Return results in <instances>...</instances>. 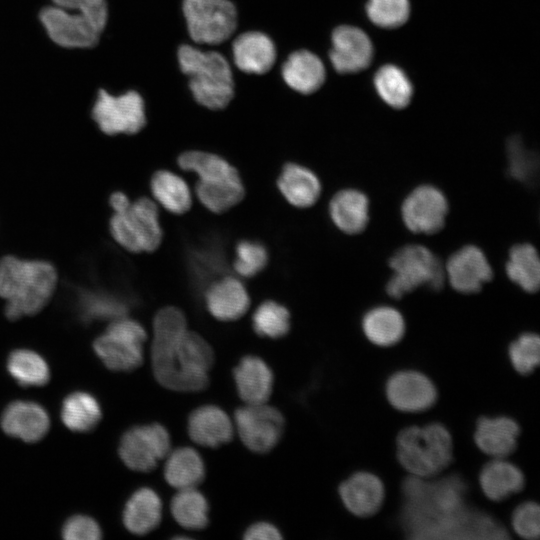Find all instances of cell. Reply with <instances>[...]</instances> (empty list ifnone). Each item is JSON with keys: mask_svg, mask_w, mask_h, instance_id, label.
<instances>
[{"mask_svg": "<svg viewBox=\"0 0 540 540\" xmlns=\"http://www.w3.org/2000/svg\"><path fill=\"white\" fill-rule=\"evenodd\" d=\"M467 487L458 476L428 480L412 476L402 485V523L413 539H506L492 517L466 505Z\"/></svg>", "mask_w": 540, "mask_h": 540, "instance_id": "1", "label": "cell"}, {"mask_svg": "<svg viewBox=\"0 0 540 540\" xmlns=\"http://www.w3.org/2000/svg\"><path fill=\"white\" fill-rule=\"evenodd\" d=\"M151 360L155 378L162 386L195 392L208 384L213 351L200 335L187 330L179 309L166 307L154 318Z\"/></svg>", "mask_w": 540, "mask_h": 540, "instance_id": "2", "label": "cell"}, {"mask_svg": "<svg viewBox=\"0 0 540 540\" xmlns=\"http://www.w3.org/2000/svg\"><path fill=\"white\" fill-rule=\"evenodd\" d=\"M57 274L44 261L8 256L0 261V296L7 300L6 316L15 320L41 310L54 292Z\"/></svg>", "mask_w": 540, "mask_h": 540, "instance_id": "3", "label": "cell"}, {"mask_svg": "<svg viewBox=\"0 0 540 540\" xmlns=\"http://www.w3.org/2000/svg\"><path fill=\"white\" fill-rule=\"evenodd\" d=\"M40 13L49 37L66 48L94 46L108 16L105 0H52Z\"/></svg>", "mask_w": 540, "mask_h": 540, "instance_id": "4", "label": "cell"}, {"mask_svg": "<svg viewBox=\"0 0 540 540\" xmlns=\"http://www.w3.org/2000/svg\"><path fill=\"white\" fill-rule=\"evenodd\" d=\"M396 450L400 464L412 476L420 478L438 475L453 458L452 437L439 423L401 430L396 439Z\"/></svg>", "mask_w": 540, "mask_h": 540, "instance_id": "5", "label": "cell"}, {"mask_svg": "<svg viewBox=\"0 0 540 540\" xmlns=\"http://www.w3.org/2000/svg\"><path fill=\"white\" fill-rule=\"evenodd\" d=\"M178 61L198 103L210 109L228 105L234 94V82L230 66L220 53L182 45Z\"/></svg>", "mask_w": 540, "mask_h": 540, "instance_id": "6", "label": "cell"}, {"mask_svg": "<svg viewBox=\"0 0 540 540\" xmlns=\"http://www.w3.org/2000/svg\"><path fill=\"white\" fill-rule=\"evenodd\" d=\"M389 267L392 275L386 284V292L394 299H400L421 286L439 290L446 281L442 261L421 244L399 248L390 257Z\"/></svg>", "mask_w": 540, "mask_h": 540, "instance_id": "7", "label": "cell"}, {"mask_svg": "<svg viewBox=\"0 0 540 540\" xmlns=\"http://www.w3.org/2000/svg\"><path fill=\"white\" fill-rule=\"evenodd\" d=\"M110 231L118 244L130 252L154 251L162 241L158 210L153 201L139 198L110 220Z\"/></svg>", "mask_w": 540, "mask_h": 540, "instance_id": "8", "label": "cell"}, {"mask_svg": "<svg viewBox=\"0 0 540 540\" xmlns=\"http://www.w3.org/2000/svg\"><path fill=\"white\" fill-rule=\"evenodd\" d=\"M146 333L142 325L132 319H115L98 337L94 351L102 362L114 371H131L143 360L142 344Z\"/></svg>", "mask_w": 540, "mask_h": 540, "instance_id": "9", "label": "cell"}, {"mask_svg": "<svg viewBox=\"0 0 540 540\" xmlns=\"http://www.w3.org/2000/svg\"><path fill=\"white\" fill-rule=\"evenodd\" d=\"M183 14L194 42L220 44L234 32L235 6L229 0H183Z\"/></svg>", "mask_w": 540, "mask_h": 540, "instance_id": "10", "label": "cell"}, {"mask_svg": "<svg viewBox=\"0 0 540 540\" xmlns=\"http://www.w3.org/2000/svg\"><path fill=\"white\" fill-rule=\"evenodd\" d=\"M449 212L448 200L438 187L422 184L403 200L400 214L405 227L415 234L431 235L441 231Z\"/></svg>", "mask_w": 540, "mask_h": 540, "instance_id": "11", "label": "cell"}, {"mask_svg": "<svg viewBox=\"0 0 540 540\" xmlns=\"http://www.w3.org/2000/svg\"><path fill=\"white\" fill-rule=\"evenodd\" d=\"M92 116L106 134H133L146 123L144 102L135 91L113 96L104 90L98 92Z\"/></svg>", "mask_w": 540, "mask_h": 540, "instance_id": "12", "label": "cell"}, {"mask_svg": "<svg viewBox=\"0 0 540 540\" xmlns=\"http://www.w3.org/2000/svg\"><path fill=\"white\" fill-rule=\"evenodd\" d=\"M237 433L253 452L265 453L278 443L284 429V418L265 403L246 404L235 412Z\"/></svg>", "mask_w": 540, "mask_h": 540, "instance_id": "13", "label": "cell"}, {"mask_svg": "<svg viewBox=\"0 0 540 540\" xmlns=\"http://www.w3.org/2000/svg\"><path fill=\"white\" fill-rule=\"evenodd\" d=\"M170 452V436L165 427L154 423L136 426L122 436L119 455L125 465L135 471L147 472Z\"/></svg>", "mask_w": 540, "mask_h": 540, "instance_id": "14", "label": "cell"}, {"mask_svg": "<svg viewBox=\"0 0 540 540\" xmlns=\"http://www.w3.org/2000/svg\"><path fill=\"white\" fill-rule=\"evenodd\" d=\"M449 285L462 294L479 292L493 278V269L478 246L465 245L450 255L444 264Z\"/></svg>", "mask_w": 540, "mask_h": 540, "instance_id": "15", "label": "cell"}, {"mask_svg": "<svg viewBox=\"0 0 540 540\" xmlns=\"http://www.w3.org/2000/svg\"><path fill=\"white\" fill-rule=\"evenodd\" d=\"M386 396L395 409L411 413L429 409L436 401L437 391L426 375L406 370L388 379Z\"/></svg>", "mask_w": 540, "mask_h": 540, "instance_id": "16", "label": "cell"}, {"mask_svg": "<svg viewBox=\"0 0 540 540\" xmlns=\"http://www.w3.org/2000/svg\"><path fill=\"white\" fill-rule=\"evenodd\" d=\"M329 57L337 72L357 73L370 65L373 45L368 35L360 28L339 26L332 33V49Z\"/></svg>", "mask_w": 540, "mask_h": 540, "instance_id": "17", "label": "cell"}, {"mask_svg": "<svg viewBox=\"0 0 540 540\" xmlns=\"http://www.w3.org/2000/svg\"><path fill=\"white\" fill-rule=\"evenodd\" d=\"M3 431L25 442L40 440L49 430L50 419L47 411L38 403L14 401L1 416Z\"/></svg>", "mask_w": 540, "mask_h": 540, "instance_id": "18", "label": "cell"}, {"mask_svg": "<svg viewBox=\"0 0 540 540\" xmlns=\"http://www.w3.org/2000/svg\"><path fill=\"white\" fill-rule=\"evenodd\" d=\"M339 494L348 511L359 517H367L381 508L385 489L380 478L362 471L342 482Z\"/></svg>", "mask_w": 540, "mask_h": 540, "instance_id": "19", "label": "cell"}, {"mask_svg": "<svg viewBox=\"0 0 540 540\" xmlns=\"http://www.w3.org/2000/svg\"><path fill=\"white\" fill-rule=\"evenodd\" d=\"M205 301L209 312L222 321L240 318L250 304L244 285L233 277H223L210 283L206 290Z\"/></svg>", "mask_w": 540, "mask_h": 540, "instance_id": "20", "label": "cell"}, {"mask_svg": "<svg viewBox=\"0 0 540 540\" xmlns=\"http://www.w3.org/2000/svg\"><path fill=\"white\" fill-rule=\"evenodd\" d=\"M369 199L361 190L346 188L338 191L329 203V215L343 233L356 235L365 230L369 222Z\"/></svg>", "mask_w": 540, "mask_h": 540, "instance_id": "21", "label": "cell"}, {"mask_svg": "<svg viewBox=\"0 0 540 540\" xmlns=\"http://www.w3.org/2000/svg\"><path fill=\"white\" fill-rule=\"evenodd\" d=\"M233 423L219 407L206 405L194 410L188 420V433L197 444L218 447L233 437Z\"/></svg>", "mask_w": 540, "mask_h": 540, "instance_id": "22", "label": "cell"}, {"mask_svg": "<svg viewBox=\"0 0 540 540\" xmlns=\"http://www.w3.org/2000/svg\"><path fill=\"white\" fill-rule=\"evenodd\" d=\"M518 424L508 417H482L477 421L474 440L478 448L493 458L514 452L519 436Z\"/></svg>", "mask_w": 540, "mask_h": 540, "instance_id": "23", "label": "cell"}, {"mask_svg": "<svg viewBox=\"0 0 540 540\" xmlns=\"http://www.w3.org/2000/svg\"><path fill=\"white\" fill-rule=\"evenodd\" d=\"M236 66L243 72L263 74L276 59L273 41L265 34L250 31L239 35L232 45Z\"/></svg>", "mask_w": 540, "mask_h": 540, "instance_id": "24", "label": "cell"}, {"mask_svg": "<svg viewBox=\"0 0 540 540\" xmlns=\"http://www.w3.org/2000/svg\"><path fill=\"white\" fill-rule=\"evenodd\" d=\"M234 379L238 394L246 404L265 403L269 399L273 374L260 358L256 356L242 358L234 369Z\"/></svg>", "mask_w": 540, "mask_h": 540, "instance_id": "25", "label": "cell"}, {"mask_svg": "<svg viewBox=\"0 0 540 540\" xmlns=\"http://www.w3.org/2000/svg\"><path fill=\"white\" fill-rule=\"evenodd\" d=\"M479 484L488 499L502 501L520 492L525 479L517 466L503 458H494L481 469Z\"/></svg>", "mask_w": 540, "mask_h": 540, "instance_id": "26", "label": "cell"}, {"mask_svg": "<svg viewBox=\"0 0 540 540\" xmlns=\"http://www.w3.org/2000/svg\"><path fill=\"white\" fill-rule=\"evenodd\" d=\"M277 184L285 199L299 208L312 206L321 194V183L316 174L295 163L284 166Z\"/></svg>", "mask_w": 540, "mask_h": 540, "instance_id": "27", "label": "cell"}, {"mask_svg": "<svg viewBox=\"0 0 540 540\" xmlns=\"http://www.w3.org/2000/svg\"><path fill=\"white\" fill-rule=\"evenodd\" d=\"M282 76L293 90L310 94L318 90L325 80V68L318 56L307 50L295 51L282 67Z\"/></svg>", "mask_w": 540, "mask_h": 540, "instance_id": "28", "label": "cell"}, {"mask_svg": "<svg viewBox=\"0 0 540 540\" xmlns=\"http://www.w3.org/2000/svg\"><path fill=\"white\" fill-rule=\"evenodd\" d=\"M365 337L374 345L388 347L398 343L405 333L402 314L391 306H377L365 313L362 318Z\"/></svg>", "mask_w": 540, "mask_h": 540, "instance_id": "29", "label": "cell"}, {"mask_svg": "<svg viewBox=\"0 0 540 540\" xmlns=\"http://www.w3.org/2000/svg\"><path fill=\"white\" fill-rule=\"evenodd\" d=\"M161 516L162 504L157 493L149 488H141L127 501L123 522L131 533L143 535L159 525Z\"/></svg>", "mask_w": 540, "mask_h": 540, "instance_id": "30", "label": "cell"}, {"mask_svg": "<svg viewBox=\"0 0 540 540\" xmlns=\"http://www.w3.org/2000/svg\"><path fill=\"white\" fill-rule=\"evenodd\" d=\"M164 476L178 490L196 488L204 478V463L199 453L190 447L170 451L166 456Z\"/></svg>", "mask_w": 540, "mask_h": 540, "instance_id": "31", "label": "cell"}, {"mask_svg": "<svg viewBox=\"0 0 540 540\" xmlns=\"http://www.w3.org/2000/svg\"><path fill=\"white\" fill-rule=\"evenodd\" d=\"M508 278L527 293H535L540 286V259L537 249L530 243L511 247L505 264Z\"/></svg>", "mask_w": 540, "mask_h": 540, "instance_id": "32", "label": "cell"}, {"mask_svg": "<svg viewBox=\"0 0 540 540\" xmlns=\"http://www.w3.org/2000/svg\"><path fill=\"white\" fill-rule=\"evenodd\" d=\"M196 193L199 201L208 210L221 213L238 204L244 197V186L238 175L198 180Z\"/></svg>", "mask_w": 540, "mask_h": 540, "instance_id": "33", "label": "cell"}, {"mask_svg": "<svg viewBox=\"0 0 540 540\" xmlns=\"http://www.w3.org/2000/svg\"><path fill=\"white\" fill-rule=\"evenodd\" d=\"M188 266L194 282L198 286H206L218 279L224 271V250L214 240L198 243L189 251Z\"/></svg>", "mask_w": 540, "mask_h": 540, "instance_id": "34", "label": "cell"}, {"mask_svg": "<svg viewBox=\"0 0 540 540\" xmlns=\"http://www.w3.org/2000/svg\"><path fill=\"white\" fill-rule=\"evenodd\" d=\"M150 186L154 198L169 212L182 214L191 207L190 189L179 175L167 170L158 171Z\"/></svg>", "mask_w": 540, "mask_h": 540, "instance_id": "35", "label": "cell"}, {"mask_svg": "<svg viewBox=\"0 0 540 540\" xmlns=\"http://www.w3.org/2000/svg\"><path fill=\"white\" fill-rule=\"evenodd\" d=\"M61 419L70 430L87 432L99 423L101 408L91 394L83 391L73 392L62 403Z\"/></svg>", "mask_w": 540, "mask_h": 540, "instance_id": "36", "label": "cell"}, {"mask_svg": "<svg viewBox=\"0 0 540 540\" xmlns=\"http://www.w3.org/2000/svg\"><path fill=\"white\" fill-rule=\"evenodd\" d=\"M374 86L380 98L395 109L406 107L413 95L412 83L405 72L391 64L378 69L374 76Z\"/></svg>", "mask_w": 540, "mask_h": 540, "instance_id": "37", "label": "cell"}, {"mask_svg": "<svg viewBox=\"0 0 540 540\" xmlns=\"http://www.w3.org/2000/svg\"><path fill=\"white\" fill-rule=\"evenodd\" d=\"M7 370L21 386L38 387L50 379V370L46 361L36 352L17 349L7 359Z\"/></svg>", "mask_w": 540, "mask_h": 540, "instance_id": "38", "label": "cell"}, {"mask_svg": "<svg viewBox=\"0 0 540 540\" xmlns=\"http://www.w3.org/2000/svg\"><path fill=\"white\" fill-rule=\"evenodd\" d=\"M78 300L79 316L87 323L95 320H115L124 317L129 309L122 297L103 290L82 292Z\"/></svg>", "mask_w": 540, "mask_h": 540, "instance_id": "39", "label": "cell"}, {"mask_svg": "<svg viewBox=\"0 0 540 540\" xmlns=\"http://www.w3.org/2000/svg\"><path fill=\"white\" fill-rule=\"evenodd\" d=\"M171 512L186 529H203L208 524V503L196 488L178 490L171 501Z\"/></svg>", "mask_w": 540, "mask_h": 540, "instance_id": "40", "label": "cell"}, {"mask_svg": "<svg viewBox=\"0 0 540 540\" xmlns=\"http://www.w3.org/2000/svg\"><path fill=\"white\" fill-rule=\"evenodd\" d=\"M179 167L195 173L198 180L225 178L237 175V170L222 157L202 152L188 151L178 158Z\"/></svg>", "mask_w": 540, "mask_h": 540, "instance_id": "41", "label": "cell"}, {"mask_svg": "<svg viewBox=\"0 0 540 540\" xmlns=\"http://www.w3.org/2000/svg\"><path fill=\"white\" fill-rule=\"evenodd\" d=\"M253 327L261 336L282 337L289 331L290 314L283 305L265 301L254 312Z\"/></svg>", "mask_w": 540, "mask_h": 540, "instance_id": "42", "label": "cell"}, {"mask_svg": "<svg viewBox=\"0 0 540 540\" xmlns=\"http://www.w3.org/2000/svg\"><path fill=\"white\" fill-rule=\"evenodd\" d=\"M366 13L378 27L397 28L407 21L410 5L408 0H368Z\"/></svg>", "mask_w": 540, "mask_h": 540, "instance_id": "43", "label": "cell"}, {"mask_svg": "<svg viewBox=\"0 0 540 540\" xmlns=\"http://www.w3.org/2000/svg\"><path fill=\"white\" fill-rule=\"evenodd\" d=\"M514 369L526 375L531 373L540 361V338L535 333H524L514 340L508 350Z\"/></svg>", "mask_w": 540, "mask_h": 540, "instance_id": "44", "label": "cell"}, {"mask_svg": "<svg viewBox=\"0 0 540 540\" xmlns=\"http://www.w3.org/2000/svg\"><path fill=\"white\" fill-rule=\"evenodd\" d=\"M234 268L238 274L251 277L265 268L268 261L266 248L259 242L243 240L236 246Z\"/></svg>", "mask_w": 540, "mask_h": 540, "instance_id": "45", "label": "cell"}, {"mask_svg": "<svg viewBox=\"0 0 540 540\" xmlns=\"http://www.w3.org/2000/svg\"><path fill=\"white\" fill-rule=\"evenodd\" d=\"M509 172L518 181H528L536 173L537 162L519 139L514 138L508 144Z\"/></svg>", "mask_w": 540, "mask_h": 540, "instance_id": "46", "label": "cell"}, {"mask_svg": "<svg viewBox=\"0 0 540 540\" xmlns=\"http://www.w3.org/2000/svg\"><path fill=\"white\" fill-rule=\"evenodd\" d=\"M512 527L522 538L538 539L540 533V508L538 504L527 501L517 506L512 514Z\"/></svg>", "mask_w": 540, "mask_h": 540, "instance_id": "47", "label": "cell"}, {"mask_svg": "<svg viewBox=\"0 0 540 540\" xmlns=\"http://www.w3.org/2000/svg\"><path fill=\"white\" fill-rule=\"evenodd\" d=\"M62 536L66 540H98L101 538V529L93 518L75 515L63 525Z\"/></svg>", "mask_w": 540, "mask_h": 540, "instance_id": "48", "label": "cell"}, {"mask_svg": "<svg viewBox=\"0 0 540 540\" xmlns=\"http://www.w3.org/2000/svg\"><path fill=\"white\" fill-rule=\"evenodd\" d=\"M244 538L246 540H279L282 536L273 525L269 523H256L249 527Z\"/></svg>", "mask_w": 540, "mask_h": 540, "instance_id": "49", "label": "cell"}, {"mask_svg": "<svg viewBox=\"0 0 540 540\" xmlns=\"http://www.w3.org/2000/svg\"><path fill=\"white\" fill-rule=\"evenodd\" d=\"M130 203L131 202L129 201L128 197L121 192H116L110 197V205L113 208L114 212H121L126 210L129 207Z\"/></svg>", "mask_w": 540, "mask_h": 540, "instance_id": "50", "label": "cell"}]
</instances>
